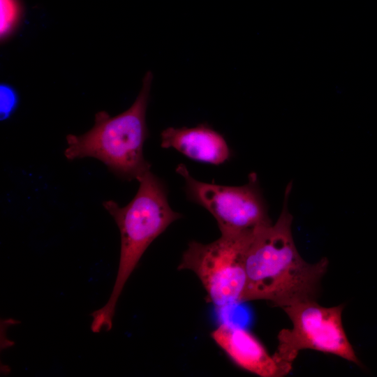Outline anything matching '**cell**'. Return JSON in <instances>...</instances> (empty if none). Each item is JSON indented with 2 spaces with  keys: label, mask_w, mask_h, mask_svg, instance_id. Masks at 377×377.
<instances>
[{
  "label": "cell",
  "mask_w": 377,
  "mask_h": 377,
  "mask_svg": "<svg viewBox=\"0 0 377 377\" xmlns=\"http://www.w3.org/2000/svg\"><path fill=\"white\" fill-rule=\"evenodd\" d=\"M21 7L18 0H0V36L4 40L19 24Z\"/></svg>",
  "instance_id": "9c48e42d"
},
{
  "label": "cell",
  "mask_w": 377,
  "mask_h": 377,
  "mask_svg": "<svg viewBox=\"0 0 377 377\" xmlns=\"http://www.w3.org/2000/svg\"><path fill=\"white\" fill-rule=\"evenodd\" d=\"M343 309L344 304L327 307L316 300L283 308L293 326L279 332L277 348L272 356L286 374L299 353L305 349L332 354L363 367L343 328Z\"/></svg>",
  "instance_id": "277c9868"
},
{
  "label": "cell",
  "mask_w": 377,
  "mask_h": 377,
  "mask_svg": "<svg viewBox=\"0 0 377 377\" xmlns=\"http://www.w3.org/2000/svg\"><path fill=\"white\" fill-rule=\"evenodd\" d=\"M161 137V147L173 148L195 161L219 165L231 156L224 137L205 123L194 127H168Z\"/></svg>",
  "instance_id": "ba28073f"
},
{
  "label": "cell",
  "mask_w": 377,
  "mask_h": 377,
  "mask_svg": "<svg viewBox=\"0 0 377 377\" xmlns=\"http://www.w3.org/2000/svg\"><path fill=\"white\" fill-rule=\"evenodd\" d=\"M152 80L153 74L147 71L138 96L126 111L114 117L100 111L89 131L81 135H68L66 158H97L117 177L128 181L138 180L149 170L143 146L149 135L145 117Z\"/></svg>",
  "instance_id": "3957f363"
},
{
  "label": "cell",
  "mask_w": 377,
  "mask_h": 377,
  "mask_svg": "<svg viewBox=\"0 0 377 377\" xmlns=\"http://www.w3.org/2000/svg\"><path fill=\"white\" fill-rule=\"evenodd\" d=\"M252 233L221 234L208 244L191 241L177 269L193 272L216 307L241 303L246 280L245 256Z\"/></svg>",
  "instance_id": "5b68a950"
},
{
  "label": "cell",
  "mask_w": 377,
  "mask_h": 377,
  "mask_svg": "<svg viewBox=\"0 0 377 377\" xmlns=\"http://www.w3.org/2000/svg\"><path fill=\"white\" fill-rule=\"evenodd\" d=\"M292 185L290 182L286 188L276 221L252 233L245 256L246 280L242 302L265 300L283 309L316 300L329 261L324 257L309 263L297 249L288 208Z\"/></svg>",
  "instance_id": "6da1fadb"
},
{
  "label": "cell",
  "mask_w": 377,
  "mask_h": 377,
  "mask_svg": "<svg viewBox=\"0 0 377 377\" xmlns=\"http://www.w3.org/2000/svg\"><path fill=\"white\" fill-rule=\"evenodd\" d=\"M216 344L239 367L260 377H283L286 373L263 343L249 330L223 323L211 333Z\"/></svg>",
  "instance_id": "52a82bcc"
},
{
  "label": "cell",
  "mask_w": 377,
  "mask_h": 377,
  "mask_svg": "<svg viewBox=\"0 0 377 377\" xmlns=\"http://www.w3.org/2000/svg\"><path fill=\"white\" fill-rule=\"evenodd\" d=\"M138 181V190L126 206L119 207L113 200L103 202L119 228L121 247L117 276L109 300L91 314V330L94 333L111 330L117 301L140 259L156 237L182 218L170 207L165 184L150 170Z\"/></svg>",
  "instance_id": "7a4b0ae2"
},
{
  "label": "cell",
  "mask_w": 377,
  "mask_h": 377,
  "mask_svg": "<svg viewBox=\"0 0 377 377\" xmlns=\"http://www.w3.org/2000/svg\"><path fill=\"white\" fill-rule=\"evenodd\" d=\"M1 120L8 119L18 104V96L10 85L1 84L0 87Z\"/></svg>",
  "instance_id": "30bf717a"
},
{
  "label": "cell",
  "mask_w": 377,
  "mask_h": 377,
  "mask_svg": "<svg viewBox=\"0 0 377 377\" xmlns=\"http://www.w3.org/2000/svg\"><path fill=\"white\" fill-rule=\"evenodd\" d=\"M176 172L185 181L188 198L214 216L221 234L251 232L272 223L256 173L249 175L246 184L230 186L198 181L184 164Z\"/></svg>",
  "instance_id": "8992f818"
}]
</instances>
